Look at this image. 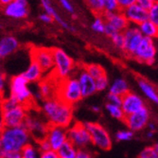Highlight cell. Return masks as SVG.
Wrapping results in <instances>:
<instances>
[{
	"label": "cell",
	"mask_w": 158,
	"mask_h": 158,
	"mask_svg": "<svg viewBox=\"0 0 158 158\" xmlns=\"http://www.w3.org/2000/svg\"><path fill=\"white\" fill-rule=\"evenodd\" d=\"M121 107L125 116H130L135 114L143 108H145V102L139 95L135 92H128L122 97V104Z\"/></svg>",
	"instance_id": "5bb4252c"
},
{
	"label": "cell",
	"mask_w": 158,
	"mask_h": 158,
	"mask_svg": "<svg viewBox=\"0 0 158 158\" xmlns=\"http://www.w3.org/2000/svg\"><path fill=\"white\" fill-rule=\"evenodd\" d=\"M123 122L126 124L127 128L133 132H141L150 123L149 110L145 107L135 114H130V116H126Z\"/></svg>",
	"instance_id": "4fadbf2b"
},
{
	"label": "cell",
	"mask_w": 158,
	"mask_h": 158,
	"mask_svg": "<svg viewBox=\"0 0 158 158\" xmlns=\"http://www.w3.org/2000/svg\"><path fill=\"white\" fill-rule=\"evenodd\" d=\"M60 4L64 8V10H65L67 12L74 13V8H73L72 5H71V3L69 2V0H60Z\"/></svg>",
	"instance_id": "f6af8a7d"
},
{
	"label": "cell",
	"mask_w": 158,
	"mask_h": 158,
	"mask_svg": "<svg viewBox=\"0 0 158 158\" xmlns=\"http://www.w3.org/2000/svg\"><path fill=\"white\" fill-rule=\"evenodd\" d=\"M4 14L12 19H24L28 15V4L27 0H14L3 7Z\"/></svg>",
	"instance_id": "2e32d148"
},
{
	"label": "cell",
	"mask_w": 158,
	"mask_h": 158,
	"mask_svg": "<svg viewBox=\"0 0 158 158\" xmlns=\"http://www.w3.org/2000/svg\"><path fill=\"white\" fill-rule=\"evenodd\" d=\"M137 27L144 37H149L152 39L158 38V26H156L151 20L143 22Z\"/></svg>",
	"instance_id": "cb8c5ba5"
},
{
	"label": "cell",
	"mask_w": 158,
	"mask_h": 158,
	"mask_svg": "<svg viewBox=\"0 0 158 158\" xmlns=\"http://www.w3.org/2000/svg\"><path fill=\"white\" fill-rule=\"evenodd\" d=\"M32 137L27 129L22 125L13 128H2L0 134V151L4 152H22Z\"/></svg>",
	"instance_id": "7a4b0ae2"
},
{
	"label": "cell",
	"mask_w": 158,
	"mask_h": 158,
	"mask_svg": "<svg viewBox=\"0 0 158 158\" xmlns=\"http://www.w3.org/2000/svg\"><path fill=\"white\" fill-rule=\"evenodd\" d=\"M107 102L114 104V105L121 106V104H122V97L118 96V95H116V94L108 93V95H107Z\"/></svg>",
	"instance_id": "ab89813d"
},
{
	"label": "cell",
	"mask_w": 158,
	"mask_h": 158,
	"mask_svg": "<svg viewBox=\"0 0 158 158\" xmlns=\"http://www.w3.org/2000/svg\"><path fill=\"white\" fill-rule=\"evenodd\" d=\"M46 138L49 142V144L51 146V150L58 151L68 140L67 128H64L61 126L49 125Z\"/></svg>",
	"instance_id": "9a60e30c"
},
{
	"label": "cell",
	"mask_w": 158,
	"mask_h": 158,
	"mask_svg": "<svg viewBox=\"0 0 158 158\" xmlns=\"http://www.w3.org/2000/svg\"><path fill=\"white\" fill-rule=\"evenodd\" d=\"M85 68V70L87 71V72L95 79H98L100 77H102L104 75H106V72L104 68L99 65V64H85L83 66Z\"/></svg>",
	"instance_id": "4dcf8cb0"
},
{
	"label": "cell",
	"mask_w": 158,
	"mask_h": 158,
	"mask_svg": "<svg viewBox=\"0 0 158 158\" xmlns=\"http://www.w3.org/2000/svg\"><path fill=\"white\" fill-rule=\"evenodd\" d=\"M39 19L43 22V23H45V24H51L54 20V18L49 15V14L48 12H45V13H41L40 15H39Z\"/></svg>",
	"instance_id": "7dc6e473"
},
{
	"label": "cell",
	"mask_w": 158,
	"mask_h": 158,
	"mask_svg": "<svg viewBox=\"0 0 158 158\" xmlns=\"http://www.w3.org/2000/svg\"><path fill=\"white\" fill-rule=\"evenodd\" d=\"M56 97L63 99L66 103L74 106L83 98L81 86L77 78L69 77L58 81Z\"/></svg>",
	"instance_id": "3957f363"
},
{
	"label": "cell",
	"mask_w": 158,
	"mask_h": 158,
	"mask_svg": "<svg viewBox=\"0 0 158 158\" xmlns=\"http://www.w3.org/2000/svg\"><path fill=\"white\" fill-rule=\"evenodd\" d=\"M36 144L38 146V148L40 149V151L43 152H47V151H49L51 150V146L49 144V142L47 138H44L40 141H37Z\"/></svg>",
	"instance_id": "b9f144b4"
},
{
	"label": "cell",
	"mask_w": 158,
	"mask_h": 158,
	"mask_svg": "<svg viewBox=\"0 0 158 158\" xmlns=\"http://www.w3.org/2000/svg\"><path fill=\"white\" fill-rule=\"evenodd\" d=\"M39 93L41 94L43 99L50 98L52 97H56L57 94V87H54L51 81L43 80L40 81L39 85Z\"/></svg>",
	"instance_id": "484cf974"
},
{
	"label": "cell",
	"mask_w": 158,
	"mask_h": 158,
	"mask_svg": "<svg viewBox=\"0 0 158 158\" xmlns=\"http://www.w3.org/2000/svg\"><path fill=\"white\" fill-rule=\"evenodd\" d=\"M154 134H155V132L151 131V130H148V132H147L146 135H147V137H148V138H152V137L154 136Z\"/></svg>",
	"instance_id": "11a10c76"
},
{
	"label": "cell",
	"mask_w": 158,
	"mask_h": 158,
	"mask_svg": "<svg viewBox=\"0 0 158 158\" xmlns=\"http://www.w3.org/2000/svg\"><path fill=\"white\" fill-rule=\"evenodd\" d=\"M152 147L154 148V150H155V152H156L158 153V142H156V143H155V144H154V145H153Z\"/></svg>",
	"instance_id": "9f6ffc18"
},
{
	"label": "cell",
	"mask_w": 158,
	"mask_h": 158,
	"mask_svg": "<svg viewBox=\"0 0 158 158\" xmlns=\"http://www.w3.org/2000/svg\"><path fill=\"white\" fill-rule=\"evenodd\" d=\"M22 74L27 80L28 82H40L44 80L45 76V73L41 66L37 63L32 61Z\"/></svg>",
	"instance_id": "44dd1931"
},
{
	"label": "cell",
	"mask_w": 158,
	"mask_h": 158,
	"mask_svg": "<svg viewBox=\"0 0 158 158\" xmlns=\"http://www.w3.org/2000/svg\"><path fill=\"white\" fill-rule=\"evenodd\" d=\"M19 48V42L12 35L3 36L0 41V57L3 59L11 55Z\"/></svg>",
	"instance_id": "ffe728a7"
},
{
	"label": "cell",
	"mask_w": 158,
	"mask_h": 158,
	"mask_svg": "<svg viewBox=\"0 0 158 158\" xmlns=\"http://www.w3.org/2000/svg\"><path fill=\"white\" fill-rule=\"evenodd\" d=\"M7 83V77L5 74L1 73V77H0V89H1V94L5 92V85Z\"/></svg>",
	"instance_id": "f907efd6"
},
{
	"label": "cell",
	"mask_w": 158,
	"mask_h": 158,
	"mask_svg": "<svg viewBox=\"0 0 158 158\" xmlns=\"http://www.w3.org/2000/svg\"><path fill=\"white\" fill-rule=\"evenodd\" d=\"M148 127H149V130H151V131H153V132L156 131V126H155V124L153 122H150Z\"/></svg>",
	"instance_id": "f5cc1de1"
},
{
	"label": "cell",
	"mask_w": 158,
	"mask_h": 158,
	"mask_svg": "<svg viewBox=\"0 0 158 158\" xmlns=\"http://www.w3.org/2000/svg\"><path fill=\"white\" fill-rule=\"evenodd\" d=\"M31 61L37 63L45 75H51L54 69V55L52 48H33L31 51Z\"/></svg>",
	"instance_id": "30bf717a"
},
{
	"label": "cell",
	"mask_w": 158,
	"mask_h": 158,
	"mask_svg": "<svg viewBox=\"0 0 158 158\" xmlns=\"http://www.w3.org/2000/svg\"><path fill=\"white\" fill-rule=\"evenodd\" d=\"M118 7L120 10H124L125 9L129 8L130 6L137 3V0H118Z\"/></svg>",
	"instance_id": "7bdbcfd3"
},
{
	"label": "cell",
	"mask_w": 158,
	"mask_h": 158,
	"mask_svg": "<svg viewBox=\"0 0 158 158\" xmlns=\"http://www.w3.org/2000/svg\"><path fill=\"white\" fill-rule=\"evenodd\" d=\"M77 79L81 86V90L83 98L91 97L96 92H98L96 80L85 70L84 67L80 68L78 75H77Z\"/></svg>",
	"instance_id": "e0dca14e"
},
{
	"label": "cell",
	"mask_w": 158,
	"mask_h": 158,
	"mask_svg": "<svg viewBox=\"0 0 158 158\" xmlns=\"http://www.w3.org/2000/svg\"><path fill=\"white\" fill-rule=\"evenodd\" d=\"M112 42L114 45V47L124 50V47H125V36L123 32H118L114 34L112 38Z\"/></svg>",
	"instance_id": "e575fe53"
},
{
	"label": "cell",
	"mask_w": 158,
	"mask_h": 158,
	"mask_svg": "<svg viewBox=\"0 0 158 158\" xmlns=\"http://www.w3.org/2000/svg\"><path fill=\"white\" fill-rule=\"evenodd\" d=\"M128 92H130L129 84L127 81L124 80L123 78L116 79L109 86V93H112V94H116V95L123 97Z\"/></svg>",
	"instance_id": "603a6c76"
},
{
	"label": "cell",
	"mask_w": 158,
	"mask_h": 158,
	"mask_svg": "<svg viewBox=\"0 0 158 158\" xmlns=\"http://www.w3.org/2000/svg\"><path fill=\"white\" fill-rule=\"evenodd\" d=\"M41 110L49 125L68 128L74 122L73 106L58 97L44 99Z\"/></svg>",
	"instance_id": "6da1fadb"
},
{
	"label": "cell",
	"mask_w": 158,
	"mask_h": 158,
	"mask_svg": "<svg viewBox=\"0 0 158 158\" xmlns=\"http://www.w3.org/2000/svg\"><path fill=\"white\" fill-rule=\"evenodd\" d=\"M24 126L27 129L35 142L46 138L49 128V124L47 119L44 120L42 118L32 114H27Z\"/></svg>",
	"instance_id": "9c48e42d"
},
{
	"label": "cell",
	"mask_w": 158,
	"mask_h": 158,
	"mask_svg": "<svg viewBox=\"0 0 158 158\" xmlns=\"http://www.w3.org/2000/svg\"><path fill=\"white\" fill-rule=\"evenodd\" d=\"M10 95L15 98L18 102L28 108L33 102V95L31 89L28 88L27 80L23 74L16 75L10 80Z\"/></svg>",
	"instance_id": "277c9868"
},
{
	"label": "cell",
	"mask_w": 158,
	"mask_h": 158,
	"mask_svg": "<svg viewBox=\"0 0 158 158\" xmlns=\"http://www.w3.org/2000/svg\"><path fill=\"white\" fill-rule=\"evenodd\" d=\"M118 32H119V31H118L116 30V28H114L112 25H110L109 23H107V22H106L105 31H104V34H105V35H107L108 37L112 38L114 34L118 33Z\"/></svg>",
	"instance_id": "ee69618b"
},
{
	"label": "cell",
	"mask_w": 158,
	"mask_h": 158,
	"mask_svg": "<svg viewBox=\"0 0 158 158\" xmlns=\"http://www.w3.org/2000/svg\"><path fill=\"white\" fill-rule=\"evenodd\" d=\"M106 21L103 15H97L95 20L92 23V30L97 33H104L105 31Z\"/></svg>",
	"instance_id": "1f68e13d"
},
{
	"label": "cell",
	"mask_w": 158,
	"mask_h": 158,
	"mask_svg": "<svg viewBox=\"0 0 158 158\" xmlns=\"http://www.w3.org/2000/svg\"><path fill=\"white\" fill-rule=\"evenodd\" d=\"M41 158H60V157H59V154L57 152V151L49 150L47 152H43Z\"/></svg>",
	"instance_id": "bcb514c9"
},
{
	"label": "cell",
	"mask_w": 158,
	"mask_h": 158,
	"mask_svg": "<svg viewBox=\"0 0 158 158\" xmlns=\"http://www.w3.org/2000/svg\"><path fill=\"white\" fill-rule=\"evenodd\" d=\"M19 104L20 103L18 102V100L15 98L9 95L8 97L3 98L1 100V111H7V110L12 109Z\"/></svg>",
	"instance_id": "836d02e7"
},
{
	"label": "cell",
	"mask_w": 158,
	"mask_h": 158,
	"mask_svg": "<svg viewBox=\"0 0 158 158\" xmlns=\"http://www.w3.org/2000/svg\"><path fill=\"white\" fill-rule=\"evenodd\" d=\"M130 25L139 26L141 23L149 20V10H144L137 3L122 10Z\"/></svg>",
	"instance_id": "ac0fdd59"
},
{
	"label": "cell",
	"mask_w": 158,
	"mask_h": 158,
	"mask_svg": "<svg viewBox=\"0 0 158 158\" xmlns=\"http://www.w3.org/2000/svg\"><path fill=\"white\" fill-rule=\"evenodd\" d=\"M124 36H125V47H124V52L133 58V55L141 44V42L144 38L140 32L137 26L130 25L126 30L124 31Z\"/></svg>",
	"instance_id": "7c38bea8"
},
{
	"label": "cell",
	"mask_w": 158,
	"mask_h": 158,
	"mask_svg": "<svg viewBox=\"0 0 158 158\" xmlns=\"http://www.w3.org/2000/svg\"><path fill=\"white\" fill-rule=\"evenodd\" d=\"M137 4L144 10H149L152 8V6L153 5V2L152 0H137Z\"/></svg>",
	"instance_id": "c3c4849f"
},
{
	"label": "cell",
	"mask_w": 158,
	"mask_h": 158,
	"mask_svg": "<svg viewBox=\"0 0 158 158\" xmlns=\"http://www.w3.org/2000/svg\"><path fill=\"white\" fill-rule=\"evenodd\" d=\"M22 156L23 158H41L42 152L38 148L37 144H31L27 145L23 150H22Z\"/></svg>",
	"instance_id": "f546056e"
},
{
	"label": "cell",
	"mask_w": 158,
	"mask_h": 158,
	"mask_svg": "<svg viewBox=\"0 0 158 158\" xmlns=\"http://www.w3.org/2000/svg\"><path fill=\"white\" fill-rule=\"evenodd\" d=\"M152 1L153 3H155V2H158V0H152Z\"/></svg>",
	"instance_id": "6f0895ef"
},
{
	"label": "cell",
	"mask_w": 158,
	"mask_h": 158,
	"mask_svg": "<svg viewBox=\"0 0 158 158\" xmlns=\"http://www.w3.org/2000/svg\"><path fill=\"white\" fill-rule=\"evenodd\" d=\"M27 114L28 108L22 104L7 111H1V129L24 125Z\"/></svg>",
	"instance_id": "ba28073f"
},
{
	"label": "cell",
	"mask_w": 158,
	"mask_h": 158,
	"mask_svg": "<svg viewBox=\"0 0 158 158\" xmlns=\"http://www.w3.org/2000/svg\"><path fill=\"white\" fill-rule=\"evenodd\" d=\"M91 111L94 112L95 114H98L100 112V107L98 105H93V106H91Z\"/></svg>",
	"instance_id": "816d5d0a"
},
{
	"label": "cell",
	"mask_w": 158,
	"mask_h": 158,
	"mask_svg": "<svg viewBox=\"0 0 158 158\" xmlns=\"http://www.w3.org/2000/svg\"><path fill=\"white\" fill-rule=\"evenodd\" d=\"M138 158H158V153L155 152L152 146H149L141 151Z\"/></svg>",
	"instance_id": "74e56055"
},
{
	"label": "cell",
	"mask_w": 158,
	"mask_h": 158,
	"mask_svg": "<svg viewBox=\"0 0 158 158\" xmlns=\"http://www.w3.org/2000/svg\"><path fill=\"white\" fill-rule=\"evenodd\" d=\"M67 136L68 141L78 149H86L90 144H92L91 135L89 131L82 122H73V124L67 128Z\"/></svg>",
	"instance_id": "52a82bcc"
},
{
	"label": "cell",
	"mask_w": 158,
	"mask_h": 158,
	"mask_svg": "<svg viewBox=\"0 0 158 158\" xmlns=\"http://www.w3.org/2000/svg\"><path fill=\"white\" fill-rule=\"evenodd\" d=\"M137 85L140 91L149 100L158 105V91L152 83L143 78H137Z\"/></svg>",
	"instance_id": "7402d4cb"
},
{
	"label": "cell",
	"mask_w": 158,
	"mask_h": 158,
	"mask_svg": "<svg viewBox=\"0 0 158 158\" xmlns=\"http://www.w3.org/2000/svg\"><path fill=\"white\" fill-rule=\"evenodd\" d=\"M105 110L107 111V113L110 114V116L114 118V119H118L120 121H124L126 116L123 112V109L121 106L118 105H114L109 102H106L105 104Z\"/></svg>",
	"instance_id": "83f0119b"
},
{
	"label": "cell",
	"mask_w": 158,
	"mask_h": 158,
	"mask_svg": "<svg viewBox=\"0 0 158 158\" xmlns=\"http://www.w3.org/2000/svg\"><path fill=\"white\" fill-rule=\"evenodd\" d=\"M91 135L92 144L102 151H109L112 149L113 140L106 129L98 122H84Z\"/></svg>",
	"instance_id": "8992f818"
},
{
	"label": "cell",
	"mask_w": 158,
	"mask_h": 158,
	"mask_svg": "<svg viewBox=\"0 0 158 158\" xmlns=\"http://www.w3.org/2000/svg\"><path fill=\"white\" fill-rule=\"evenodd\" d=\"M103 17L107 23L112 25L119 32H124L126 28L130 26V23L127 20L122 10H118L114 12H104Z\"/></svg>",
	"instance_id": "d6986e66"
},
{
	"label": "cell",
	"mask_w": 158,
	"mask_h": 158,
	"mask_svg": "<svg viewBox=\"0 0 158 158\" xmlns=\"http://www.w3.org/2000/svg\"><path fill=\"white\" fill-rule=\"evenodd\" d=\"M77 158H94L93 154L91 153V152H89L86 149H81L78 151V155Z\"/></svg>",
	"instance_id": "681fc988"
},
{
	"label": "cell",
	"mask_w": 158,
	"mask_h": 158,
	"mask_svg": "<svg viewBox=\"0 0 158 158\" xmlns=\"http://www.w3.org/2000/svg\"><path fill=\"white\" fill-rule=\"evenodd\" d=\"M78 149L71 143L70 141H66L64 144L57 151L60 158H77Z\"/></svg>",
	"instance_id": "4316f807"
},
{
	"label": "cell",
	"mask_w": 158,
	"mask_h": 158,
	"mask_svg": "<svg viewBox=\"0 0 158 158\" xmlns=\"http://www.w3.org/2000/svg\"><path fill=\"white\" fill-rule=\"evenodd\" d=\"M149 20L158 26V2L153 3L152 8L149 10Z\"/></svg>",
	"instance_id": "f35d334b"
},
{
	"label": "cell",
	"mask_w": 158,
	"mask_h": 158,
	"mask_svg": "<svg viewBox=\"0 0 158 158\" xmlns=\"http://www.w3.org/2000/svg\"><path fill=\"white\" fill-rule=\"evenodd\" d=\"M54 55V69L52 76H54L57 81L65 80L72 75L75 64L71 57L61 48H52Z\"/></svg>",
	"instance_id": "5b68a950"
},
{
	"label": "cell",
	"mask_w": 158,
	"mask_h": 158,
	"mask_svg": "<svg viewBox=\"0 0 158 158\" xmlns=\"http://www.w3.org/2000/svg\"><path fill=\"white\" fill-rule=\"evenodd\" d=\"M103 4L105 12H114L120 10L118 0H103Z\"/></svg>",
	"instance_id": "8d00e7d4"
},
{
	"label": "cell",
	"mask_w": 158,
	"mask_h": 158,
	"mask_svg": "<svg viewBox=\"0 0 158 158\" xmlns=\"http://www.w3.org/2000/svg\"><path fill=\"white\" fill-rule=\"evenodd\" d=\"M12 1H14V0H0V4H1L4 7V6L8 5V4L11 3Z\"/></svg>",
	"instance_id": "db71d44e"
},
{
	"label": "cell",
	"mask_w": 158,
	"mask_h": 158,
	"mask_svg": "<svg viewBox=\"0 0 158 158\" xmlns=\"http://www.w3.org/2000/svg\"><path fill=\"white\" fill-rule=\"evenodd\" d=\"M0 158H23L21 152H4L0 151Z\"/></svg>",
	"instance_id": "60d3db41"
},
{
	"label": "cell",
	"mask_w": 158,
	"mask_h": 158,
	"mask_svg": "<svg viewBox=\"0 0 158 158\" xmlns=\"http://www.w3.org/2000/svg\"><path fill=\"white\" fill-rule=\"evenodd\" d=\"M156 57V48L154 45L153 39L149 37H144L141 44L133 55V59L139 63L152 64Z\"/></svg>",
	"instance_id": "8fae6325"
},
{
	"label": "cell",
	"mask_w": 158,
	"mask_h": 158,
	"mask_svg": "<svg viewBox=\"0 0 158 158\" xmlns=\"http://www.w3.org/2000/svg\"><path fill=\"white\" fill-rule=\"evenodd\" d=\"M96 84H97V90H98V92H102V91H104L107 88H109L110 82H109L107 75H104L102 77L97 79L96 80Z\"/></svg>",
	"instance_id": "d590c367"
},
{
	"label": "cell",
	"mask_w": 158,
	"mask_h": 158,
	"mask_svg": "<svg viewBox=\"0 0 158 158\" xmlns=\"http://www.w3.org/2000/svg\"><path fill=\"white\" fill-rule=\"evenodd\" d=\"M41 4H42V7L44 8V10H46V12H48L49 15H51L57 23H59L63 27L66 28V30H72V31H74L73 28L70 27L68 26V24L65 23L61 18V16L59 15V14L56 12V10H54V8H53V6H52V4H51V2L49 1V0H41Z\"/></svg>",
	"instance_id": "d4e9b609"
},
{
	"label": "cell",
	"mask_w": 158,
	"mask_h": 158,
	"mask_svg": "<svg viewBox=\"0 0 158 158\" xmlns=\"http://www.w3.org/2000/svg\"><path fill=\"white\" fill-rule=\"evenodd\" d=\"M84 2L96 15H103L105 12L103 0H84Z\"/></svg>",
	"instance_id": "f1b7e54d"
},
{
	"label": "cell",
	"mask_w": 158,
	"mask_h": 158,
	"mask_svg": "<svg viewBox=\"0 0 158 158\" xmlns=\"http://www.w3.org/2000/svg\"><path fill=\"white\" fill-rule=\"evenodd\" d=\"M135 137V132H133L130 129H126V130H120L116 133L114 138L118 142H126L130 141Z\"/></svg>",
	"instance_id": "d6a6232c"
}]
</instances>
